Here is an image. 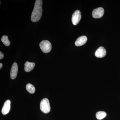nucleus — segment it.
Segmentation results:
<instances>
[{"instance_id": "nucleus-1", "label": "nucleus", "mask_w": 120, "mask_h": 120, "mask_svg": "<svg viewBox=\"0 0 120 120\" xmlns=\"http://www.w3.org/2000/svg\"><path fill=\"white\" fill-rule=\"evenodd\" d=\"M42 0H37L35 1L31 17L32 22H37L41 19L42 13Z\"/></svg>"}, {"instance_id": "nucleus-2", "label": "nucleus", "mask_w": 120, "mask_h": 120, "mask_svg": "<svg viewBox=\"0 0 120 120\" xmlns=\"http://www.w3.org/2000/svg\"><path fill=\"white\" fill-rule=\"evenodd\" d=\"M40 109L41 111L45 113H49L50 112V105L48 99L45 98L41 100L40 103Z\"/></svg>"}, {"instance_id": "nucleus-3", "label": "nucleus", "mask_w": 120, "mask_h": 120, "mask_svg": "<svg viewBox=\"0 0 120 120\" xmlns=\"http://www.w3.org/2000/svg\"><path fill=\"white\" fill-rule=\"evenodd\" d=\"M39 46L41 50L45 53H47L51 51L52 45L49 41L44 40L42 41L39 44Z\"/></svg>"}, {"instance_id": "nucleus-4", "label": "nucleus", "mask_w": 120, "mask_h": 120, "mask_svg": "<svg viewBox=\"0 0 120 120\" xmlns=\"http://www.w3.org/2000/svg\"><path fill=\"white\" fill-rule=\"evenodd\" d=\"M82 17L81 12L79 10L74 12L72 16V22L74 25H76L79 22Z\"/></svg>"}, {"instance_id": "nucleus-5", "label": "nucleus", "mask_w": 120, "mask_h": 120, "mask_svg": "<svg viewBox=\"0 0 120 120\" xmlns=\"http://www.w3.org/2000/svg\"><path fill=\"white\" fill-rule=\"evenodd\" d=\"M104 12V9L103 8H98L94 9L92 11V16L95 19L101 18L103 15Z\"/></svg>"}, {"instance_id": "nucleus-6", "label": "nucleus", "mask_w": 120, "mask_h": 120, "mask_svg": "<svg viewBox=\"0 0 120 120\" xmlns=\"http://www.w3.org/2000/svg\"><path fill=\"white\" fill-rule=\"evenodd\" d=\"M18 65L17 63L15 62L12 65L11 69L10 75L11 79H14L16 78L18 72Z\"/></svg>"}, {"instance_id": "nucleus-7", "label": "nucleus", "mask_w": 120, "mask_h": 120, "mask_svg": "<svg viewBox=\"0 0 120 120\" xmlns=\"http://www.w3.org/2000/svg\"><path fill=\"white\" fill-rule=\"evenodd\" d=\"M106 51L102 46L99 47L95 53V55L98 58H102L106 55Z\"/></svg>"}, {"instance_id": "nucleus-8", "label": "nucleus", "mask_w": 120, "mask_h": 120, "mask_svg": "<svg viewBox=\"0 0 120 120\" xmlns=\"http://www.w3.org/2000/svg\"><path fill=\"white\" fill-rule=\"evenodd\" d=\"M11 103L10 100H7L5 101L1 110L2 114L6 115L9 112L11 109Z\"/></svg>"}, {"instance_id": "nucleus-9", "label": "nucleus", "mask_w": 120, "mask_h": 120, "mask_svg": "<svg viewBox=\"0 0 120 120\" xmlns=\"http://www.w3.org/2000/svg\"><path fill=\"white\" fill-rule=\"evenodd\" d=\"M87 38L86 36H82L77 39L75 42V44L76 46L83 45L86 42Z\"/></svg>"}, {"instance_id": "nucleus-10", "label": "nucleus", "mask_w": 120, "mask_h": 120, "mask_svg": "<svg viewBox=\"0 0 120 120\" xmlns=\"http://www.w3.org/2000/svg\"><path fill=\"white\" fill-rule=\"evenodd\" d=\"M25 65L24 70L26 72H29L33 70L35 66V64L34 62H31L26 61L24 64Z\"/></svg>"}, {"instance_id": "nucleus-11", "label": "nucleus", "mask_w": 120, "mask_h": 120, "mask_svg": "<svg viewBox=\"0 0 120 120\" xmlns=\"http://www.w3.org/2000/svg\"><path fill=\"white\" fill-rule=\"evenodd\" d=\"M106 116V113L103 111H99L96 114V118L98 120H101L105 118Z\"/></svg>"}, {"instance_id": "nucleus-12", "label": "nucleus", "mask_w": 120, "mask_h": 120, "mask_svg": "<svg viewBox=\"0 0 120 120\" xmlns=\"http://www.w3.org/2000/svg\"><path fill=\"white\" fill-rule=\"evenodd\" d=\"M26 88L27 90L30 94H34L35 92V88L33 85L31 84H27L26 86Z\"/></svg>"}, {"instance_id": "nucleus-13", "label": "nucleus", "mask_w": 120, "mask_h": 120, "mask_svg": "<svg viewBox=\"0 0 120 120\" xmlns=\"http://www.w3.org/2000/svg\"><path fill=\"white\" fill-rule=\"evenodd\" d=\"M1 41L4 45L6 46H9L11 44L10 41L8 40V37L6 35H4L1 38Z\"/></svg>"}, {"instance_id": "nucleus-14", "label": "nucleus", "mask_w": 120, "mask_h": 120, "mask_svg": "<svg viewBox=\"0 0 120 120\" xmlns=\"http://www.w3.org/2000/svg\"><path fill=\"white\" fill-rule=\"evenodd\" d=\"M4 54L2 53V52H0V59L1 60L2 58H4Z\"/></svg>"}, {"instance_id": "nucleus-15", "label": "nucleus", "mask_w": 120, "mask_h": 120, "mask_svg": "<svg viewBox=\"0 0 120 120\" xmlns=\"http://www.w3.org/2000/svg\"><path fill=\"white\" fill-rule=\"evenodd\" d=\"M2 64L1 63H0V69H1V68H2Z\"/></svg>"}]
</instances>
